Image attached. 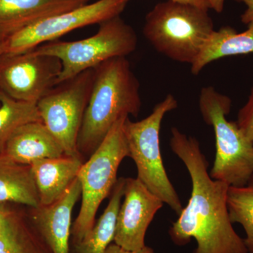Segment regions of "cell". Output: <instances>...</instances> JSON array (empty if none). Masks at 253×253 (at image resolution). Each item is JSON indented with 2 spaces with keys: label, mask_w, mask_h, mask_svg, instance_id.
<instances>
[{
  "label": "cell",
  "mask_w": 253,
  "mask_h": 253,
  "mask_svg": "<svg viewBox=\"0 0 253 253\" xmlns=\"http://www.w3.org/2000/svg\"><path fill=\"white\" fill-rule=\"evenodd\" d=\"M171 133V149L184 163L191 181L187 206L169 229L171 239L184 246L194 239L197 246L193 253H249L229 217V185L210 175L209 164L198 139L176 127Z\"/></svg>",
  "instance_id": "1"
},
{
  "label": "cell",
  "mask_w": 253,
  "mask_h": 253,
  "mask_svg": "<svg viewBox=\"0 0 253 253\" xmlns=\"http://www.w3.org/2000/svg\"><path fill=\"white\" fill-rule=\"evenodd\" d=\"M140 84L126 57L113 58L94 68V82L78 138L84 160L90 157L115 123L139 115Z\"/></svg>",
  "instance_id": "2"
},
{
  "label": "cell",
  "mask_w": 253,
  "mask_h": 253,
  "mask_svg": "<svg viewBox=\"0 0 253 253\" xmlns=\"http://www.w3.org/2000/svg\"><path fill=\"white\" fill-rule=\"evenodd\" d=\"M208 11L174 0L158 3L146 16L144 36L158 52L191 65L214 31Z\"/></svg>",
  "instance_id": "3"
},
{
  "label": "cell",
  "mask_w": 253,
  "mask_h": 253,
  "mask_svg": "<svg viewBox=\"0 0 253 253\" xmlns=\"http://www.w3.org/2000/svg\"><path fill=\"white\" fill-rule=\"evenodd\" d=\"M199 103L203 120L212 126L215 136V158L210 175L229 186L246 185L253 174V144L236 121L226 119L232 101L209 86L201 89Z\"/></svg>",
  "instance_id": "4"
},
{
  "label": "cell",
  "mask_w": 253,
  "mask_h": 253,
  "mask_svg": "<svg viewBox=\"0 0 253 253\" xmlns=\"http://www.w3.org/2000/svg\"><path fill=\"white\" fill-rule=\"evenodd\" d=\"M126 117L115 123L99 147L83 163L78 174L82 186L81 206L71 229V242L77 244L92 229L100 205L111 195L117 182L123 160L129 157L124 131Z\"/></svg>",
  "instance_id": "5"
},
{
  "label": "cell",
  "mask_w": 253,
  "mask_h": 253,
  "mask_svg": "<svg viewBox=\"0 0 253 253\" xmlns=\"http://www.w3.org/2000/svg\"><path fill=\"white\" fill-rule=\"evenodd\" d=\"M177 106L175 97L168 94L144 119L133 122L129 117L126 118L124 131L129 158L137 168L138 179L179 215L183 209L182 204L168 177L160 149V131L163 118Z\"/></svg>",
  "instance_id": "6"
},
{
  "label": "cell",
  "mask_w": 253,
  "mask_h": 253,
  "mask_svg": "<svg viewBox=\"0 0 253 253\" xmlns=\"http://www.w3.org/2000/svg\"><path fill=\"white\" fill-rule=\"evenodd\" d=\"M137 36L129 25L116 16L100 23L94 36L77 41H53L34 49L57 58L62 70L58 84L113 58L126 57L137 46Z\"/></svg>",
  "instance_id": "7"
},
{
  "label": "cell",
  "mask_w": 253,
  "mask_h": 253,
  "mask_svg": "<svg viewBox=\"0 0 253 253\" xmlns=\"http://www.w3.org/2000/svg\"><path fill=\"white\" fill-rule=\"evenodd\" d=\"M94 77V68L84 71L54 86L37 104L42 121L66 156L83 160L78 151V138Z\"/></svg>",
  "instance_id": "8"
},
{
  "label": "cell",
  "mask_w": 253,
  "mask_h": 253,
  "mask_svg": "<svg viewBox=\"0 0 253 253\" xmlns=\"http://www.w3.org/2000/svg\"><path fill=\"white\" fill-rule=\"evenodd\" d=\"M129 0H98L76 9L49 16L15 32L1 42L3 54H17L55 41L70 32L101 23L120 14Z\"/></svg>",
  "instance_id": "9"
},
{
  "label": "cell",
  "mask_w": 253,
  "mask_h": 253,
  "mask_svg": "<svg viewBox=\"0 0 253 253\" xmlns=\"http://www.w3.org/2000/svg\"><path fill=\"white\" fill-rule=\"evenodd\" d=\"M62 70L57 58L35 49L0 56V91L26 102L38 104L54 86Z\"/></svg>",
  "instance_id": "10"
},
{
  "label": "cell",
  "mask_w": 253,
  "mask_h": 253,
  "mask_svg": "<svg viewBox=\"0 0 253 253\" xmlns=\"http://www.w3.org/2000/svg\"><path fill=\"white\" fill-rule=\"evenodd\" d=\"M123 199L113 243L127 251H139L146 246V231L164 203L137 177L126 178Z\"/></svg>",
  "instance_id": "11"
},
{
  "label": "cell",
  "mask_w": 253,
  "mask_h": 253,
  "mask_svg": "<svg viewBox=\"0 0 253 253\" xmlns=\"http://www.w3.org/2000/svg\"><path fill=\"white\" fill-rule=\"evenodd\" d=\"M78 177L54 204L31 208L29 217L53 253H71L72 213L81 197Z\"/></svg>",
  "instance_id": "12"
},
{
  "label": "cell",
  "mask_w": 253,
  "mask_h": 253,
  "mask_svg": "<svg viewBox=\"0 0 253 253\" xmlns=\"http://www.w3.org/2000/svg\"><path fill=\"white\" fill-rule=\"evenodd\" d=\"M85 0H0V40L41 20L85 4Z\"/></svg>",
  "instance_id": "13"
},
{
  "label": "cell",
  "mask_w": 253,
  "mask_h": 253,
  "mask_svg": "<svg viewBox=\"0 0 253 253\" xmlns=\"http://www.w3.org/2000/svg\"><path fill=\"white\" fill-rule=\"evenodd\" d=\"M20 163L31 166L45 158L64 156V151L42 121L28 123L10 136L1 154Z\"/></svg>",
  "instance_id": "14"
},
{
  "label": "cell",
  "mask_w": 253,
  "mask_h": 253,
  "mask_svg": "<svg viewBox=\"0 0 253 253\" xmlns=\"http://www.w3.org/2000/svg\"><path fill=\"white\" fill-rule=\"evenodd\" d=\"M84 161L66 155L40 160L31 165L41 206L58 201L78 177Z\"/></svg>",
  "instance_id": "15"
},
{
  "label": "cell",
  "mask_w": 253,
  "mask_h": 253,
  "mask_svg": "<svg viewBox=\"0 0 253 253\" xmlns=\"http://www.w3.org/2000/svg\"><path fill=\"white\" fill-rule=\"evenodd\" d=\"M248 26V29L242 33H238L231 26L214 30L191 65V73L197 76L207 65L221 58L252 54L253 21Z\"/></svg>",
  "instance_id": "16"
},
{
  "label": "cell",
  "mask_w": 253,
  "mask_h": 253,
  "mask_svg": "<svg viewBox=\"0 0 253 253\" xmlns=\"http://www.w3.org/2000/svg\"><path fill=\"white\" fill-rule=\"evenodd\" d=\"M0 253H53L28 219L0 208Z\"/></svg>",
  "instance_id": "17"
},
{
  "label": "cell",
  "mask_w": 253,
  "mask_h": 253,
  "mask_svg": "<svg viewBox=\"0 0 253 253\" xmlns=\"http://www.w3.org/2000/svg\"><path fill=\"white\" fill-rule=\"evenodd\" d=\"M14 203L30 208L41 206L31 166L0 154V204Z\"/></svg>",
  "instance_id": "18"
},
{
  "label": "cell",
  "mask_w": 253,
  "mask_h": 253,
  "mask_svg": "<svg viewBox=\"0 0 253 253\" xmlns=\"http://www.w3.org/2000/svg\"><path fill=\"white\" fill-rule=\"evenodd\" d=\"M126 178L120 177L111 191L109 204L83 241L72 245L71 253H105L113 243L116 220L121 207Z\"/></svg>",
  "instance_id": "19"
},
{
  "label": "cell",
  "mask_w": 253,
  "mask_h": 253,
  "mask_svg": "<svg viewBox=\"0 0 253 253\" xmlns=\"http://www.w3.org/2000/svg\"><path fill=\"white\" fill-rule=\"evenodd\" d=\"M36 121H42L37 104L18 101L0 91V154L18 128Z\"/></svg>",
  "instance_id": "20"
},
{
  "label": "cell",
  "mask_w": 253,
  "mask_h": 253,
  "mask_svg": "<svg viewBox=\"0 0 253 253\" xmlns=\"http://www.w3.org/2000/svg\"><path fill=\"white\" fill-rule=\"evenodd\" d=\"M227 206L231 222L239 223L246 232L245 245L253 253V174L245 186H229Z\"/></svg>",
  "instance_id": "21"
},
{
  "label": "cell",
  "mask_w": 253,
  "mask_h": 253,
  "mask_svg": "<svg viewBox=\"0 0 253 253\" xmlns=\"http://www.w3.org/2000/svg\"><path fill=\"white\" fill-rule=\"evenodd\" d=\"M236 123L253 144V86L247 102L239 110Z\"/></svg>",
  "instance_id": "22"
},
{
  "label": "cell",
  "mask_w": 253,
  "mask_h": 253,
  "mask_svg": "<svg viewBox=\"0 0 253 253\" xmlns=\"http://www.w3.org/2000/svg\"><path fill=\"white\" fill-rule=\"evenodd\" d=\"M105 253H154V249L147 246H145L143 249L139 250V251H127V250L120 247L114 243H112Z\"/></svg>",
  "instance_id": "23"
},
{
  "label": "cell",
  "mask_w": 253,
  "mask_h": 253,
  "mask_svg": "<svg viewBox=\"0 0 253 253\" xmlns=\"http://www.w3.org/2000/svg\"><path fill=\"white\" fill-rule=\"evenodd\" d=\"M237 2L244 3L246 6V11L241 15V22L249 25L253 21V0H234Z\"/></svg>",
  "instance_id": "24"
},
{
  "label": "cell",
  "mask_w": 253,
  "mask_h": 253,
  "mask_svg": "<svg viewBox=\"0 0 253 253\" xmlns=\"http://www.w3.org/2000/svg\"><path fill=\"white\" fill-rule=\"evenodd\" d=\"M210 9H212L217 13L222 12L224 10L225 0H207Z\"/></svg>",
  "instance_id": "25"
},
{
  "label": "cell",
  "mask_w": 253,
  "mask_h": 253,
  "mask_svg": "<svg viewBox=\"0 0 253 253\" xmlns=\"http://www.w3.org/2000/svg\"><path fill=\"white\" fill-rule=\"evenodd\" d=\"M85 1H87L88 0H85ZM174 1L188 3V4L195 5V6L204 8V9H210L209 4H208L207 0H174Z\"/></svg>",
  "instance_id": "26"
},
{
  "label": "cell",
  "mask_w": 253,
  "mask_h": 253,
  "mask_svg": "<svg viewBox=\"0 0 253 253\" xmlns=\"http://www.w3.org/2000/svg\"><path fill=\"white\" fill-rule=\"evenodd\" d=\"M1 40H0V56H1V55L3 54L2 53V49H1Z\"/></svg>",
  "instance_id": "27"
}]
</instances>
